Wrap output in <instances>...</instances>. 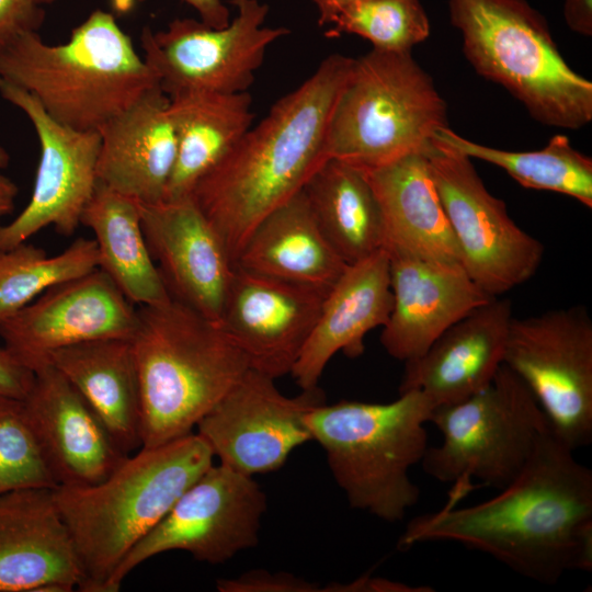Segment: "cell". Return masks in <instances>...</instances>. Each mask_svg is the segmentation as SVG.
I'll list each match as a JSON object with an SVG mask.
<instances>
[{
	"mask_svg": "<svg viewBox=\"0 0 592 592\" xmlns=\"http://www.w3.org/2000/svg\"><path fill=\"white\" fill-rule=\"evenodd\" d=\"M80 579L54 489L0 494V592H70Z\"/></svg>",
	"mask_w": 592,
	"mask_h": 592,
	"instance_id": "cell-21",
	"label": "cell"
},
{
	"mask_svg": "<svg viewBox=\"0 0 592 592\" xmlns=\"http://www.w3.org/2000/svg\"><path fill=\"white\" fill-rule=\"evenodd\" d=\"M265 510L266 496L252 477L212 465L128 553L113 576L112 592L140 563L170 550L212 565L227 562L258 545Z\"/></svg>",
	"mask_w": 592,
	"mask_h": 592,
	"instance_id": "cell-13",
	"label": "cell"
},
{
	"mask_svg": "<svg viewBox=\"0 0 592 592\" xmlns=\"http://www.w3.org/2000/svg\"><path fill=\"white\" fill-rule=\"evenodd\" d=\"M44 18L36 0H0V54L22 34L37 32Z\"/></svg>",
	"mask_w": 592,
	"mask_h": 592,
	"instance_id": "cell-36",
	"label": "cell"
},
{
	"mask_svg": "<svg viewBox=\"0 0 592 592\" xmlns=\"http://www.w3.org/2000/svg\"><path fill=\"white\" fill-rule=\"evenodd\" d=\"M426 157L470 278L492 297L528 281L543 260V243L513 221L504 202L487 190L470 158L434 141Z\"/></svg>",
	"mask_w": 592,
	"mask_h": 592,
	"instance_id": "cell-12",
	"label": "cell"
},
{
	"mask_svg": "<svg viewBox=\"0 0 592 592\" xmlns=\"http://www.w3.org/2000/svg\"><path fill=\"white\" fill-rule=\"evenodd\" d=\"M550 431L520 475L480 503L411 520L397 548L455 542L543 584L592 570V470Z\"/></svg>",
	"mask_w": 592,
	"mask_h": 592,
	"instance_id": "cell-1",
	"label": "cell"
},
{
	"mask_svg": "<svg viewBox=\"0 0 592 592\" xmlns=\"http://www.w3.org/2000/svg\"><path fill=\"white\" fill-rule=\"evenodd\" d=\"M442 433L421 462L430 477L452 483L445 505H457L474 487L498 490L511 483L551 429L524 382L502 364L493 382L474 396L435 407L430 415Z\"/></svg>",
	"mask_w": 592,
	"mask_h": 592,
	"instance_id": "cell-9",
	"label": "cell"
},
{
	"mask_svg": "<svg viewBox=\"0 0 592 592\" xmlns=\"http://www.w3.org/2000/svg\"><path fill=\"white\" fill-rule=\"evenodd\" d=\"M56 0H36V2L41 5H44V4H50L53 2H55Z\"/></svg>",
	"mask_w": 592,
	"mask_h": 592,
	"instance_id": "cell-43",
	"label": "cell"
},
{
	"mask_svg": "<svg viewBox=\"0 0 592 592\" xmlns=\"http://www.w3.org/2000/svg\"><path fill=\"white\" fill-rule=\"evenodd\" d=\"M129 341L138 375L141 447L193 433L250 368L218 322L172 298L137 306Z\"/></svg>",
	"mask_w": 592,
	"mask_h": 592,
	"instance_id": "cell-4",
	"label": "cell"
},
{
	"mask_svg": "<svg viewBox=\"0 0 592 592\" xmlns=\"http://www.w3.org/2000/svg\"><path fill=\"white\" fill-rule=\"evenodd\" d=\"M328 293L236 265L218 323L250 368L276 379L291 374Z\"/></svg>",
	"mask_w": 592,
	"mask_h": 592,
	"instance_id": "cell-17",
	"label": "cell"
},
{
	"mask_svg": "<svg viewBox=\"0 0 592 592\" xmlns=\"http://www.w3.org/2000/svg\"><path fill=\"white\" fill-rule=\"evenodd\" d=\"M196 433L128 455L102 481L57 487L54 497L69 531L82 592H112L128 553L166 516L181 494L213 465Z\"/></svg>",
	"mask_w": 592,
	"mask_h": 592,
	"instance_id": "cell-3",
	"label": "cell"
},
{
	"mask_svg": "<svg viewBox=\"0 0 592 592\" xmlns=\"http://www.w3.org/2000/svg\"><path fill=\"white\" fill-rule=\"evenodd\" d=\"M136 319L137 307L95 269L48 288L0 322V338L19 362L35 372L56 350L98 339H130Z\"/></svg>",
	"mask_w": 592,
	"mask_h": 592,
	"instance_id": "cell-16",
	"label": "cell"
},
{
	"mask_svg": "<svg viewBox=\"0 0 592 592\" xmlns=\"http://www.w3.org/2000/svg\"><path fill=\"white\" fill-rule=\"evenodd\" d=\"M216 588L221 592H316L318 584L308 582L288 572L251 570L238 578L218 579Z\"/></svg>",
	"mask_w": 592,
	"mask_h": 592,
	"instance_id": "cell-35",
	"label": "cell"
},
{
	"mask_svg": "<svg viewBox=\"0 0 592 592\" xmlns=\"http://www.w3.org/2000/svg\"><path fill=\"white\" fill-rule=\"evenodd\" d=\"M353 61L340 54L325 58L193 187L191 198L235 265L258 224L301 191L327 160L329 122Z\"/></svg>",
	"mask_w": 592,
	"mask_h": 592,
	"instance_id": "cell-2",
	"label": "cell"
},
{
	"mask_svg": "<svg viewBox=\"0 0 592 592\" xmlns=\"http://www.w3.org/2000/svg\"><path fill=\"white\" fill-rule=\"evenodd\" d=\"M447 106L410 53L354 58L329 122L325 156L373 169L433 146Z\"/></svg>",
	"mask_w": 592,
	"mask_h": 592,
	"instance_id": "cell-8",
	"label": "cell"
},
{
	"mask_svg": "<svg viewBox=\"0 0 592 592\" xmlns=\"http://www.w3.org/2000/svg\"><path fill=\"white\" fill-rule=\"evenodd\" d=\"M428 151L363 169L380 207L384 250L462 264L458 246L429 170Z\"/></svg>",
	"mask_w": 592,
	"mask_h": 592,
	"instance_id": "cell-25",
	"label": "cell"
},
{
	"mask_svg": "<svg viewBox=\"0 0 592 592\" xmlns=\"http://www.w3.org/2000/svg\"><path fill=\"white\" fill-rule=\"evenodd\" d=\"M98 264L94 239L82 237L55 255L26 241L0 250V322L48 288L88 274Z\"/></svg>",
	"mask_w": 592,
	"mask_h": 592,
	"instance_id": "cell-32",
	"label": "cell"
},
{
	"mask_svg": "<svg viewBox=\"0 0 592 592\" xmlns=\"http://www.w3.org/2000/svg\"><path fill=\"white\" fill-rule=\"evenodd\" d=\"M342 34L361 36L376 50L410 53L430 35V21L421 0H365L340 12L326 32Z\"/></svg>",
	"mask_w": 592,
	"mask_h": 592,
	"instance_id": "cell-33",
	"label": "cell"
},
{
	"mask_svg": "<svg viewBox=\"0 0 592 592\" xmlns=\"http://www.w3.org/2000/svg\"><path fill=\"white\" fill-rule=\"evenodd\" d=\"M304 192L322 234L346 264L384 249L380 207L363 169L329 158Z\"/></svg>",
	"mask_w": 592,
	"mask_h": 592,
	"instance_id": "cell-30",
	"label": "cell"
},
{
	"mask_svg": "<svg viewBox=\"0 0 592 592\" xmlns=\"http://www.w3.org/2000/svg\"><path fill=\"white\" fill-rule=\"evenodd\" d=\"M170 98L177 135V158L164 198L190 196L197 181L212 170L252 126L248 91L214 93L184 91Z\"/></svg>",
	"mask_w": 592,
	"mask_h": 592,
	"instance_id": "cell-28",
	"label": "cell"
},
{
	"mask_svg": "<svg viewBox=\"0 0 592 592\" xmlns=\"http://www.w3.org/2000/svg\"><path fill=\"white\" fill-rule=\"evenodd\" d=\"M463 50L539 123L579 129L592 121V82L576 72L544 16L525 0H448Z\"/></svg>",
	"mask_w": 592,
	"mask_h": 592,
	"instance_id": "cell-7",
	"label": "cell"
},
{
	"mask_svg": "<svg viewBox=\"0 0 592 592\" xmlns=\"http://www.w3.org/2000/svg\"><path fill=\"white\" fill-rule=\"evenodd\" d=\"M34 380V372L0 345V394L24 399Z\"/></svg>",
	"mask_w": 592,
	"mask_h": 592,
	"instance_id": "cell-37",
	"label": "cell"
},
{
	"mask_svg": "<svg viewBox=\"0 0 592 592\" xmlns=\"http://www.w3.org/2000/svg\"><path fill=\"white\" fill-rule=\"evenodd\" d=\"M433 409L424 394L410 390L388 403L341 400L308 412L311 439L351 508L392 523L418 503L409 470L429 447L424 424Z\"/></svg>",
	"mask_w": 592,
	"mask_h": 592,
	"instance_id": "cell-6",
	"label": "cell"
},
{
	"mask_svg": "<svg viewBox=\"0 0 592 592\" xmlns=\"http://www.w3.org/2000/svg\"><path fill=\"white\" fill-rule=\"evenodd\" d=\"M392 309L389 255L382 249L348 266L326 295L316 325L291 375L301 390L312 389L338 352H364V338L384 327Z\"/></svg>",
	"mask_w": 592,
	"mask_h": 592,
	"instance_id": "cell-23",
	"label": "cell"
},
{
	"mask_svg": "<svg viewBox=\"0 0 592 592\" xmlns=\"http://www.w3.org/2000/svg\"><path fill=\"white\" fill-rule=\"evenodd\" d=\"M48 363L82 396L124 454L141 447L138 375L129 339L62 348L49 354Z\"/></svg>",
	"mask_w": 592,
	"mask_h": 592,
	"instance_id": "cell-27",
	"label": "cell"
},
{
	"mask_svg": "<svg viewBox=\"0 0 592 592\" xmlns=\"http://www.w3.org/2000/svg\"><path fill=\"white\" fill-rule=\"evenodd\" d=\"M141 228L172 299L218 322L235 264L191 196L140 203Z\"/></svg>",
	"mask_w": 592,
	"mask_h": 592,
	"instance_id": "cell-18",
	"label": "cell"
},
{
	"mask_svg": "<svg viewBox=\"0 0 592 592\" xmlns=\"http://www.w3.org/2000/svg\"><path fill=\"white\" fill-rule=\"evenodd\" d=\"M0 95L27 116L41 149L31 198L12 221L0 226V250L25 242L46 227L69 237L81 225L98 184L100 133L59 123L29 91L1 78Z\"/></svg>",
	"mask_w": 592,
	"mask_h": 592,
	"instance_id": "cell-15",
	"label": "cell"
},
{
	"mask_svg": "<svg viewBox=\"0 0 592 592\" xmlns=\"http://www.w3.org/2000/svg\"><path fill=\"white\" fill-rule=\"evenodd\" d=\"M388 255L392 309L380 343L398 361L422 355L448 327L493 298L458 262Z\"/></svg>",
	"mask_w": 592,
	"mask_h": 592,
	"instance_id": "cell-20",
	"label": "cell"
},
{
	"mask_svg": "<svg viewBox=\"0 0 592 592\" xmlns=\"http://www.w3.org/2000/svg\"><path fill=\"white\" fill-rule=\"evenodd\" d=\"M503 364L572 451L592 442V320L584 306L512 318Z\"/></svg>",
	"mask_w": 592,
	"mask_h": 592,
	"instance_id": "cell-10",
	"label": "cell"
},
{
	"mask_svg": "<svg viewBox=\"0 0 592 592\" xmlns=\"http://www.w3.org/2000/svg\"><path fill=\"white\" fill-rule=\"evenodd\" d=\"M141 2L144 0H132ZM192 7L200 15V20L205 24L220 29L225 27L231 20L230 11L223 0H182Z\"/></svg>",
	"mask_w": 592,
	"mask_h": 592,
	"instance_id": "cell-40",
	"label": "cell"
},
{
	"mask_svg": "<svg viewBox=\"0 0 592 592\" xmlns=\"http://www.w3.org/2000/svg\"><path fill=\"white\" fill-rule=\"evenodd\" d=\"M512 304L493 297L448 327L420 356L405 362L399 394L418 390L434 405L463 401L488 387L504 360Z\"/></svg>",
	"mask_w": 592,
	"mask_h": 592,
	"instance_id": "cell-22",
	"label": "cell"
},
{
	"mask_svg": "<svg viewBox=\"0 0 592 592\" xmlns=\"http://www.w3.org/2000/svg\"><path fill=\"white\" fill-rule=\"evenodd\" d=\"M9 161L8 151L0 146V218L13 210L19 192L16 184L2 172L8 167Z\"/></svg>",
	"mask_w": 592,
	"mask_h": 592,
	"instance_id": "cell-41",
	"label": "cell"
},
{
	"mask_svg": "<svg viewBox=\"0 0 592 592\" xmlns=\"http://www.w3.org/2000/svg\"><path fill=\"white\" fill-rule=\"evenodd\" d=\"M433 141L470 159H479L503 169L524 187L557 192L592 207V159L574 149L565 135H555L534 151H511L480 145L440 128Z\"/></svg>",
	"mask_w": 592,
	"mask_h": 592,
	"instance_id": "cell-31",
	"label": "cell"
},
{
	"mask_svg": "<svg viewBox=\"0 0 592 592\" xmlns=\"http://www.w3.org/2000/svg\"><path fill=\"white\" fill-rule=\"evenodd\" d=\"M329 591H382V592H429V587H411L382 578H360L349 584L331 585Z\"/></svg>",
	"mask_w": 592,
	"mask_h": 592,
	"instance_id": "cell-38",
	"label": "cell"
},
{
	"mask_svg": "<svg viewBox=\"0 0 592 592\" xmlns=\"http://www.w3.org/2000/svg\"><path fill=\"white\" fill-rule=\"evenodd\" d=\"M0 78L29 91L59 123L96 132L159 86L113 14L100 9L64 44L22 34L0 54Z\"/></svg>",
	"mask_w": 592,
	"mask_h": 592,
	"instance_id": "cell-5",
	"label": "cell"
},
{
	"mask_svg": "<svg viewBox=\"0 0 592 592\" xmlns=\"http://www.w3.org/2000/svg\"><path fill=\"white\" fill-rule=\"evenodd\" d=\"M318 10L320 26L330 25L343 10L365 0H312Z\"/></svg>",
	"mask_w": 592,
	"mask_h": 592,
	"instance_id": "cell-42",
	"label": "cell"
},
{
	"mask_svg": "<svg viewBox=\"0 0 592 592\" xmlns=\"http://www.w3.org/2000/svg\"><path fill=\"white\" fill-rule=\"evenodd\" d=\"M236 265L323 292L349 266L322 234L304 189L258 224Z\"/></svg>",
	"mask_w": 592,
	"mask_h": 592,
	"instance_id": "cell-26",
	"label": "cell"
},
{
	"mask_svg": "<svg viewBox=\"0 0 592 592\" xmlns=\"http://www.w3.org/2000/svg\"><path fill=\"white\" fill-rule=\"evenodd\" d=\"M29 488L55 489L23 401L0 394V494Z\"/></svg>",
	"mask_w": 592,
	"mask_h": 592,
	"instance_id": "cell-34",
	"label": "cell"
},
{
	"mask_svg": "<svg viewBox=\"0 0 592 592\" xmlns=\"http://www.w3.org/2000/svg\"><path fill=\"white\" fill-rule=\"evenodd\" d=\"M81 225L94 235L98 269L132 304L151 306L171 299L144 236L140 202L98 182Z\"/></svg>",
	"mask_w": 592,
	"mask_h": 592,
	"instance_id": "cell-29",
	"label": "cell"
},
{
	"mask_svg": "<svg viewBox=\"0 0 592 592\" xmlns=\"http://www.w3.org/2000/svg\"><path fill=\"white\" fill-rule=\"evenodd\" d=\"M563 18L571 31L592 35V0H565Z\"/></svg>",
	"mask_w": 592,
	"mask_h": 592,
	"instance_id": "cell-39",
	"label": "cell"
},
{
	"mask_svg": "<svg viewBox=\"0 0 592 592\" xmlns=\"http://www.w3.org/2000/svg\"><path fill=\"white\" fill-rule=\"evenodd\" d=\"M236 15L220 29L201 20H172L166 30L143 29L144 59L169 96L184 91L246 92L267 48L286 36L284 26L264 22L269 5L259 0H230Z\"/></svg>",
	"mask_w": 592,
	"mask_h": 592,
	"instance_id": "cell-11",
	"label": "cell"
},
{
	"mask_svg": "<svg viewBox=\"0 0 592 592\" xmlns=\"http://www.w3.org/2000/svg\"><path fill=\"white\" fill-rule=\"evenodd\" d=\"M99 133L98 182L143 204L163 201L178 147L169 95L148 90Z\"/></svg>",
	"mask_w": 592,
	"mask_h": 592,
	"instance_id": "cell-24",
	"label": "cell"
},
{
	"mask_svg": "<svg viewBox=\"0 0 592 592\" xmlns=\"http://www.w3.org/2000/svg\"><path fill=\"white\" fill-rule=\"evenodd\" d=\"M274 380L249 368L196 425L219 464L250 477L271 473L312 440L306 417L326 402L323 391L317 386L287 397Z\"/></svg>",
	"mask_w": 592,
	"mask_h": 592,
	"instance_id": "cell-14",
	"label": "cell"
},
{
	"mask_svg": "<svg viewBox=\"0 0 592 592\" xmlns=\"http://www.w3.org/2000/svg\"><path fill=\"white\" fill-rule=\"evenodd\" d=\"M22 401L57 487L98 483L128 456L77 389L49 363L34 372Z\"/></svg>",
	"mask_w": 592,
	"mask_h": 592,
	"instance_id": "cell-19",
	"label": "cell"
}]
</instances>
